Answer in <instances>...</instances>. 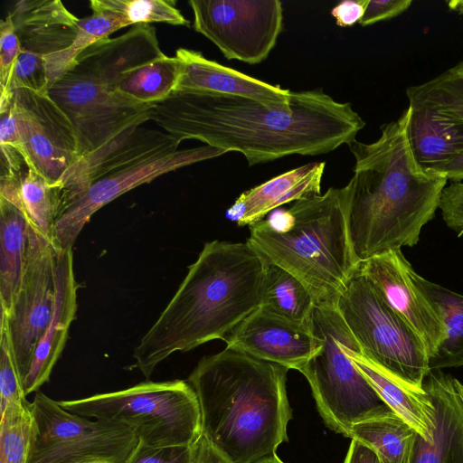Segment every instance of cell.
Here are the masks:
<instances>
[{"instance_id":"obj_35","label":"cell","mask_w":463,"mask_h":463,"mask_svg":"<svg viewBox=\"0 0 463 463\" xmlns=\"http://www.w3.org/2000/svg\"><path fill=\"white\" fill-rule=\"evenodd\" d=\"M15 361L6 318L0 322V411L28 404Z\"/></svg>"},{"instance_id":"obj_37","label":"cell","mask_w":463,"mask_h":463,"mask_svg":"<svg viewBox=\"0 0 463 463\" xmlns=\"http://www.w3.org/2000/svg\"><path fill=\"white\" fill-rule=\"evenodd\" d=\"M192 446L154 448L138 442L125 463H192Z\"/></svg>"},{"instance_id":"obj_33","label":"cell","mask_w":463,"mask_h":463,"mask_svg":"<svg viewBox=\"0 0 463 463\" xmlns=\"http://www.w3.org/2000/svg\"><path fill=\"white\" fill-rule=\"evenodd\" d=\"M90 5L112 13L125 27L153 23L185 26L190 24L172 0H91Z\"/></svg>"},{"instance_id":"obj_6","label":"cell","mask_w":463,"mask_h":463,"mask_svg":"<svg viewBox=\"0 0 463 463\" xmlns=\"http://www.w3.org/2000/svg\"><path fill=\"white\" fill-rule=\"evenodd\" d=\"M163 54L155 27L137 24L90 45L48 90L73 126L82 156L150 120L154 105L126 98L117 86L129 69Z\"/></svg>"},{"instance_id":"obj_32","label":"cell","mask_w":463,"mask_h":463,"mask_svg":"<svg viewBox=\"0 0 463 463\" xmlns=\"http://www.w3.org/2000/svg\"><path fill=\"white\" fill-rule=\"evenodd\" d=\"M92 14L79 19L77 34L66 49L44 57L48 90L74 64L78 56L96 42L125 28L112 13L90 5Z\"/></svg>"},{"instance_id":"obj_42","label":"cell","mask_w":463,"mask_h":463,"mask_svg":"<svg viewBox=\"0 0 463 463\" xmlns=\"http://www.w3.org/2000/svg\"><path fill=\"white\" fill-rule=\"evenodd\" d=\"M344 463H381V461L370 448L351 439Z\"/></svg>"},{"instance_id":"obj_15","label":"cell","mask_w":463,"mask_h":463,"mask_svg":"<svg viewBox=\"0 0 463 463\" xmlns=\"http://www.w3.org/2000/svg\"><path fill=\"white\" fill-rule=\"evenodd\" d=\"M9 14L22 48L9 93L14 89L48 93L44 57L71 44L80 18L60 0H21Z\"/></svg>"},{"instance_id":"obj_27","label":"cell","mask_w":463,"mask_h":463,"mask_svg":"<svg viewBox=\"0 0 463 463\" xmlns=\"http://www.w3.org/2000/svg\"><path fill=\"white\" fill-rule=\"evenodd\" d=\"M411 278L430 303L445 330V337L429 359V369L463 366V295L420 276L414 269Z\"/></svg>"},{"instance_id":"obj_7","label":"cell","mask_w":463,"mask_h":463,"mask_svg":"<svg viewBox=\"0 0 463 463\" xmlns=\"http://www.w3.org/2000/svg\"><path fill=\"white\" fill-rule=\"evenodd\" d=\"M311 329L318 348L298 371L326 426L348 438L354 424L393 411L347 354L357 341L336 307H316Z\"/></svg>"},{"instance_id":"obj_2","label":"cell","mask_w":463,"mask_h":463,"mask_svg":"<svg viewBox=\"0 0 463 463\" xmlns=\"http://www.w3.org/2000/svg\"><path fill=\"white\" fill-rule=\"evenodd\" d=\"M409 109L381 126L372 143L348 144L354 158L347 222L358 261L413 247L439 209L448 179L416 161L408 138Z\"/></svg>"},{"instance_id":"obj_3","label":"cell","mask_w":463,"mask_h":463,"mask_svg":"<svg viewBox=\"0 0 463 463\" xmlns=\"http://www.w3.org/2000/svg\"><path fill=\"white\" fill-rule=\"evenodd\" d=\"M268 262L247 241H212L133 352L146 380L175 352L228 335L261 307Z\"/></svg>"},{"instance_id":"obj_18","label":"cell","mask_w":463,"mask_h":463,"mask_svg":"<svg viewBox=\"0 0 463 463\" xmlns=\"http://www.w3.org/2000/svg\"><path fill=\"white\" fill-rule=\"evenodd\" d=\"M179 145L176 138L165 131L140 126L81 156L57 184L60 188L58 216L100 176L156 155L176 151Z\"/></svg>"},{"instance_id":"obj_34","label":"cell","mask_w":463,"mask_h":463,"mask_svg":"<svg viewBox=\"0 0 463 463\" xmlns=\"http://www.w3.org/2000/svg\"><path fill=\"white\" fill-rule=\"evenodd\" d=\"M30 403L1 411L0 463H27L33 430Z\"/></svg>"},{"instance_id":"obj_40","label":"cell","mask_w":463,"mask_h":463,"mask_svg":"<svg viewBox=\"0 0 463 463\" xmlns=\"http://www.w3.org/2000/svg\"><path fill=\"white\" fill-rule=\"evenodd\" d=\"M368 0H344L332 10L331 14L340 27L352 26L360 23L364 16Z\"/></svg>"},{"instance_id":"obj_38","label":"cell","mask_w":463,"mask_h":463,"mask_svg":"<svg viewBox=\"0 0 463 463\" xmlns=\"http://www.w3.org/2000/svg\"><path fill=\"white\" fill-rule=\"evenodd\" d=\"M439 209L448 227L463 237V181L450 182L444 187Z\"/></svg>"},{"instance_id":"obj_23","label":"cell","mask_w":463,"mask_h":463,"mask_svg":"<svg viewBox=\"0 0 463 463\" xmlns=\"http://www.w3.org/2000/svg\"><path fill=\"white\" fill-rule=\"evenodd\" d=\"M325 165V162L309 163L243 192L227 210L226 217L239 226H250L279 206L321 194Z\"/></svg>"},{"instance_id":"obj_24","label":"cell","mask_w":463,"mask_h":463,"mask_svg":"<svg viewBox=\"0 0 463 463\" xmlns=\"http://www.w3.org/2000/svg\"><path fill=\"white\" fill-rule=\"evenodd\" d=\"M346 352L382 400L420 436L431 442L435 408L429 393L424 389L411 387L383 371L362 354L358 343L349 346Z\"/></svg>"},{"instance_id":"obj_26","label":"cell","mask_w":463,"mask_h":463,"mask_svg":"<svg viewBox=\"0 0 463 463\" xmlns=\"http://www.w3.org/2000/svg\"><path fill=\"white\" fill-rule=\"evenodd\" d=\"M29 222L24 214L0 197V303L9 312L21 284L27 253Z\"/></svg>"},{"instance_id":"obj_20","label":"cell","mask_w":463,"mask_h":463,"mask_svg":"<svg viewBox=\"0 0 463 463\" xmlns=\"http://www.w3.org/2000/svg\"><path fill=\"white\" fill-rule=\"evenodd\" d=\"M56 294L52 321L39 342L30 370L23 381L27 396L48 383L52 371L65 346L69 329L77 310V291L80 287L73 271L72 249H58Z\"/></svg>"},{"instance_id":"obj_31","label":"cell","mask_w":463,"mask_h":463,"mask_svg":"<svg viewBox=\"0 0 463 463\" xmlns=\"http://www.w3.org/2000/svg\"><path fill=\"white\" fill-rule=\"evenodd\" d=\"M406 95L420 99L449 116L463 129V61L423 83L410 86ZM448 181H463V156L446 171Z\"/></svg>"},{"instance_id":"obj_19","label":"cell","mask_w":463,"mask_h":463,"mask_svg":"<svg viewBox=\"0 0 463 463\" xmlns=\"http://www.w3.org/2000/svg\"><path fill=\"white\" fill-rule=\"evenodd\" d=\"M457 379L440 370H431L422 387L434 408L431 442L417 433L410 463H463V401Z\"/></svg>"},{"instance_id":"obj_9","label":"cell","mask_w":463,"mask_h":463,"mask_svg":"<svg viewBox=\"0 0 463 463\" xmlns=\"http://www.w3.org/2000/svg\"><path fill=\"white\" fill-rule=\"evenodd\" d=\"M336 309L364 356L393 378L423 389L430 372L423 340L358 269L340 295Z\"/></svg>"},{"instance_id":"obj_13","label":"cell","mask_w":463,"mask_h":463,"mask_svg":"<svg viewBox=\"0 0 463 463\" xmlns=\"http://www.w3.org/2000/svg\"><path fill=\"white\" fill-rule=\"evenodd\" d=\"M9 99L26 164L50 184H57L82 156L73 126L48 93L14 89Z\"/></svg>"},{"instance_id":"obj_45","label":"cell","mask_w":463,"mask_h":463,"mask_svg":"<svg viewBox=\"0 0 463 463\" xmlns=\"http://www.w3.org/2000/svg\"><path fill=\"white\" fill-rule=\"evenodd\" d=\"M456 384H457L458 390L459 392V394L461 396V399L463 401V384L458 379L456 381Z\"/></svg>"},{"instance_id":"obj_22","label":"cell","mask_w":463,"mask_h":463,"mask_svg":"<svg viewBox=\"0 0 463 463\" xmlns=\"http://www.w3.org/2000/svg\"><path fill=\"white\" fill-rule=\"evenodd\" d=\"M175 56L183 62V72L176 90H208L240 96L269 106H286L290 102L291 91L288 90L211 61L200 52L179 48Z\"/></svg>"},{"instance_id":"obj_10","label":"cell","mask_w":463,"mask_h":463,"mask_svg":"<svg viewBox=\"0 0 463 463\" xmlns=\"http://www.w3.org/2000/svg\"><path fill=\"white\" fill-rule=\"evenodd\" d=\"M27 463H125L139 442L127 424L90 420L37 392Z\"/></svg>"},{"instance_id":"obj_41","label":"cell","mask_w":463,"mask_h":463,"mask_svg":"<svg viewBox=\"0 0 463 463\" xmlns=\"http://www.w3.org/2000/svg\"><path fill=\"white\" fill-rule=\"evenodd\" d=\"M192 463H234L203 434L192 445Z\"/></svg>"},{"instance_id":"obj_43","label":"cell","mask_w":463,"mask_h":463,"mask_svg":"<svg viewBox=\"0 0 463 463\" xmlns=\"http://www.w3.org/2000/svg\"><path fill=\"white\" fill-rule=\"evenodd\" d=\"M447 5L450 10L463 14V0H451Z\"/></svg>"},{"instance_id":"obj_11","label":"cell","mask_w":463,"mask_h":463,"mask_svg":"<svg viewBox=\"0 0 463 463\" xmlns=\"http://www.w3.org/2000/svg\"><path fill=\"white\" fill-rule=\"evenodd\" d=\"M194 29L228 60L257 64L267 59L283 29L279 0H190Z\"/></svg>"},{"instance_id":"obj_29","label":"cell","mask_w":463,"mask_h":463,"mask_svg":"<svg viewBox=\"0 0 463 463\" xmlns=\"http://www.w3.org/2000/svg\"><path fill=\"white\" fill-rule=\"evenodd\" d=\"M182 72V61L164 53L126 71L117 90L137 103L155 105L176 90Z\"/></svg>"},{"instance_id":"obj_44","label":"cell","mask_w":463,"mask_h":463,"mask_svg":"<svg viewBox=\"0 0 463 463\" xmlns=\"http://www.w3.org/2000/svg\"><path fill=\"white\" fill-rule=\"evenodd\" d=\"M254 463H285V462L283 460H281L276 453L273 455H269V456L261 458L259 460L255 461Z\"/></svg>"},{"instance_id":"obj_8","label":"cell","mask_w":463,"mask_h":463,"mask_svg":"<svg viewBox=\"0 0 463 463\" xmlns=\"http://www.w3.org/2000/svg\"><path fill=\"white\" fill-rule=\"evenodd\" d=\"M78 415L125 423L154 448L192 446L202 434L197 396L187 381H146L127 389L60 401Z\"/></svg>"},{"instance_id":"obj_36","label":"cell","mask_w":463,"mask_h":463,"mask_svg":"<svg viewBox=\"0 0 463 463\" xmlns=\"http://www.w3.org/2000/svg\"><path fill=\"white\" fill-rule=\"evenodd\" d=\"M22 52L10 14L0 22V103L9 98V88L16 61Z\"/></svg>"},{"instance_id":"obj_14","label":"cell","mask_w":463,"mask_h":463,"mask_svg":"<svg viewBox=\"0 0 463 463\" xmlns=\"http://www.w3.org/2000/svg\"><path fill=\"white\" fill-rule=\"evenodd\" d=\"M223 154V150L207 145L178 149L122 166L100 176L60 213L54 223L52 241L57 249H72L84 225L109 203L163 175Z\"/></svg>"},{"instance_id":"obj_17","label":"cell","mask_w":463,"mask_h":463,"mask_svg":"<svg viewBox=\"0 0 463 463\" xmlns=\"http://www.w3.org/2000/svg\"><path fill=\"white\" fill-rule=\"evenodd\" d=\"M225 343L227 348L298 371L318 348L311 324L286 319L262 307L241 322Z\"/></svg>"},{"instance_id":"obj_30","label":"cell","mask_w":463,"mask_h":463,"mask_svg":"<svg viewBox=\"0 0 463 463\" xmlns=\"http://www.w3.org/2000/svg\"><path fill=\"white\" fill-rule=\"evenodd\" d=\"M261 307L286 319L310 325L316 303L308 288L298 279L268 262Z\"/></svg>"},{"instance_id":"obj_21","label":"cell","mask_w":463,"mask_h":463,"mask_svg":"<svg viewBox=\"0 0 463 463\" xmlns=\"http://www.w3.org/2000/svg\"><path fill=\"white\" fill-rule=\"evenodd\" d=\"M406 96L412 154L423 170L445 176L447 169L463 156V129L441 110L419 98Z\"/></svg>"},{"instance_id":"obj_4","label":"cell","mask_w":463,"mask_h":463,"mask_svg":"<svg viewBox=\"0 0 463 463\" xmlns=\"http://www.w3.org/2000/svg\"><path fill=\"white\" fill-rule=\"evenodd\" d=\"M288 369L225 348L203 356L187 382L201 410L202 434L234 463H254L287 442L292 419Z\"/></svg>"},{"instance_id":"obj_5","label":"cell","mask_w":463,"mask_h":463,"mask_svg":"<svg viewBox=\"0 0 463 463\" xmlns=\"http://www.w3.org/2000/svg\"><path fill=\"white\" fill-rule=\"evenodd\" d=\"M352 181L279 209L250 226L247 241L269 262L298 279L316 307H336L358 268L348 231Z\"/></svg>"},{"instance_id":"obj_16","label":"cell","mask_w":463,"mask_h":463,"mask_svg":"<svg viewBox=\"0 0 463 463\" xmlns=\"http://www.w3.org/2000/svg\"><path fill=\"white\" fill-rule=\"evenodd\" d=\"M357 269L368 279L383 300L419 334L430 359L445 337L444 326L412 280L413 268L401 250L360 261Z\"/></svg>"},{"instance_id":"obj_39","label":"cell","mask_w":463,"mask_h":463,"mask_svg":"<svg viewBox=\"0 0 463 463\" xmlns=\"http://www.w3.org/2000/svg\"><path fill=\"white\" fill-rule=\"evenodd\" d=\"M411 0H368L360 24L367 26L396 17L409 9Z\"/></svg>"},{"instance_id":"obj_1","label":"cell","mask_w":463,"mask_h":463,"mask_svg":"<svg viewBox=\"0 0 463 463\" xmlns=\"http://www.w3.org/2000/svg\"><path fill=\"white\" fill-rule=\"evenodd\" d=\"M150 120L180 143L195 139L225 153L239 152L250 166L290 155L327 154L354 141L365 126L351 103L322 90L291 91L286 106L176 90L153 106Z\"/></svg>"},{"instance_id":"obj_28","label":"cell","mask_w":463,"mask_h":463,"mask_svg":"<svg viewBox=\"0 0 463 463\" xmlns=\"http://www.w3.org/2000/svg\"><path fill=\"white\" fill-rule=\"evenodd\" d=\"M417 432L394 411L354 424L348 438L373 450L381 463H410Z\"/></svg>"},{"instance_id":"obj_12","label":"cell","mask_w":463,"mask_h":463,"mask_svg":"<svg viewBox=\"0 0 463 463\" xmlns=\"http://www.w3.org/2000/svg\"><path fill=\"white\" fill-rule=\"evenodd\" d=\"M58 249L29 224L25 266L18 293L6 318L15 361L23 381L35 349L52 318Z\"/></svg>"},{"instance_id":"obj_25","label":"cell","mask_w":463,"mask_h":463,"mask_svg":"<svg viewBox=\"0 0 463 463\" xmlns=\"http://www.w3.org/2000/svg\"><path fill=\"white\" fill-rule=\"evenodd\" d=\"M0 197L17 207L29 224L52 241L60 210V188L26 165L19 171L1 172Z\"/></svg>"}]
</instances>
